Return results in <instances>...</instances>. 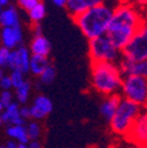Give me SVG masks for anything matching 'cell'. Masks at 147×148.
<instances>
[{
    "mask_svg": "<svg viewBox=\"0 0 147 148\" xmlns=\"http://www.w3.org/2000/svg\"><path fill=\"white\" fill-rule=\"evenodd\" d=\"M8 3H10V0H0V5H1L3 7L4 6H8Z\"/></svg>",
    "mask_w": 147,
    "mask_h": 148,
    "instance_id": "37",
    "label": "cell"
},
{
    "mask_svg": "<svg viewBox=\"0 0 147 148\" xmlns=\"http://www.w3.org/2000/svg\"><path fill=\"white\" fill-rule=\"evenodd\" d=\"M4 110H5V107H4V105L1 103V100H0V114H3Z\"/></svg>",
    "mask_w": 147,
    "mask_h": 148,
    "instance_id": "40",
    "label": "cell"
},
{
    "mask_svg": "<svg viewBox=\"0 0 147 148\" xmlns=\"http://www.w3.org/2000/svg\"><path fill=\"white\" fill-rule=\"evenodd\" d=\"M120 94L142 109L147 108V79L139 75H124Z\"/></svg>",
    "mask_w": 147,
    "mask_h": 148,
    "instance_id": "6",
    "label": "cell"
},
{
    "mask_svg": "<svg viewBox=\"0 0 147 148\" xmlns=\"http://www.w3.org/2000/svg\"><path fill=\"white\" fill-rule=\"evenodd\" d=\"M7 135L10 138H12V140L16 141L18 143H30V136L27 133V128L26 126H8L7 131H6Z\"/></svg>",
    "mask_w": 147,
    "mask_h": 148,
    "instance_id": "17",
    "label": "cell"
},
{
    "mask_svg": "<svg viewBox=\"0 0 147 148\" xmlns=\"http://www.w3.org/2000/svg\"><path fill=\"white\" fill-rule=\"evenodd\" d=\"M0 148H10V147H7V146H4V147H0Z\"/></svg>",
    "mask_w": 147,
    "mask_h": 148,
    "instance_id": "43",
    "label": "cell"
},
{
    "mask_svg": "<svg viewBox=\"0 0 147 148\" xmlns=\"http://www.w3.org/2000/svg\"><path fill=\"white\" fill-rule=\"evenodd\" d=\"M18 3H19V6L21 8L30 12L34 7L38 6L39 4H41V0H18Z\"/></svg>",
    "mask_w": 147,
    "mask_h": 148,
    "instance_id": "26",
    "label": "cell"
},
{
    "mask_svg": "<svg viewBox=\"0 0 147 148\" xmlns=\"http://www.w3.org/2000/svg\"><path fill=\"white\" fill-rule=\"evenodd\" d=\"M56 77H57V71H56V68H54L52 65H49V66L44 71V73L39 77V79H40V82H41V84H44V85H49V84H52V82L54 81Z\"/></svg>",
    "mask_w": 147,
    "mask_h": 148,
    "instance_id": "22",
    "label": "cell"
},
{
    "mask_svg": "<svg viewBox=\"0 0 147 148\" xmlns=\"http://www.w3.org/2000/svg\"><path fill=\"white\" fill-rule=\"evenodd\" d=\"M52 3L57 6H60V7H65L66 6V3L67 0H52Z\"/></svg>",
    "mask_w": 147,
    "mask_h": 148,
    "instance_id": "33",
    "label": "cell"
},
{
    "mask_svg": "<svg viewBox=\"0 0 147 148\" xmlns=\"http://www.w3.org/2000/svg\"><path fill=\"white\" fill-rule=\"evenodd\" d=\"M4 125V119H3V114H0V127Z\"/></svg>",
    "mask_w": 147,
    "mask_h": 148,
    "instance_id": "41",
    "label": "cell"
},
{
    "mask_svg": "<svg viewBox=\"0 0 147 148\" xmlns=\"http://www.w3.org/2000/svg\"><path fill=\"white\" fill-rule=\"evenodd\" d=\"M128 148H147V146H141V145H134V143H132Z\"/></svg>",
    "mask_w": 147,
    "mask_h": 148,
    "instance_id": "36",
    "label": "cell"
},
{
    "mask_svg": "<svg viewBox=\"0 0 147 148\" xmlns=\"http://www.w3.org/2000/svg\"><path fill=\"white\" fill-rule=\"evenodd\" d=\"M106 0H67L66 3V11L74 18L95 6L105 4Z\"/></svg>",
    "mask_w": 147,
    "mask_h": 148,
    "instance_id": "11",
    "label": "cell"
},
{
    "mask_svg": "<svg viewBox=\"0 0 147 148\" xmlns=\"http://www.w3.org/2000/svg\"><path fill=\"white\" fill-rule=\"evenodd\" d=\"M4 123L8 126H24L25 120L20 115V107L18 102L11 103L3 112Z\"/></svg>",
    "mask_w": 147,
    "mask_h": 148,
    "instance_id": "14",
    "label": "cell"
},
{
    "mask_svg": "<svg viewBox=\"0 0 147 148\" xmlns=\"http://www.w3.org/2000/svg\"><path fill=\"white\" fill-rule=\"evenodd\" d=\"M118 5H134V0H115Z\"/></svg>",
    "mask_w": 147,
    "mask_h": 148,
    "instance_id": "34",
    "label": "cell"
},
{
    "mask_svg": "<svg viewBox=\"0 0 147 148\" xmlns=\"http://www.w3.org/2000/svg\"><path fill=\"white\" fill-rule=\"evenodd\" d=\"M45 15H46V7L43 3L28 12V16L33 24H40V21L45 18Z\"/></svg>",
    "mask_w": 147,
    "mask_h": 148,
    "instance_id": "21",
    "label": "cell"
},
{
    "mask_svg": "<svg viewBox=\"0 0 147 148\" xmlns=\"http://www.w3.org/2000/svg\"><path fill=\"white\" fill-rule=\"evenodd\" d=\"M53 103L46 95H38L34 99L33 105L30 107L31 110V118L34 120L44 119L47 114L52 112Z\"/></svg>",
    "mask_w": 147,
    "mask_h": 148,
    "instance_id": "10",
    "label": "cell"
},
{
    "mask_svg": "<svg viewBox=\"0 0 147 148\" xmlns=\"http://www.w3.org/2000/svg\"><path fill=\"white\" fill-rule=\"evenodd\" d=\"M26 128H27V133H28V136H30L31 141H34V140L39 139V136L41 134V128H40L38 122L32 121L26 126Z\"/></svg>",
    "mask_w": 147,
    "mask_h": 148,
    "instance_id": "23",
    "label": "cell"
},
{
    "mask_svg": "<svg viewBox=\"0 0 147 148\" xmlns=\"http://www.w3.org/2000/svg\"><path fill=\"white\" fill-rule=\"evenodd\" d=\"M28 148H43V147H41V143L38 140H34V141H30Z\"/></svg>",
    "mask_w": 147,
    "mask_h": 148,
    "instance_id": "32",
    "label": "cell"
},
{
    "mask_svg": "<svg viewBox=\"0 0 147 148\" xmlns=\"http://www.w3.org/2000/svg\"><path fill=\"white\" fill-rule=\"evenodd\" d=\"M113 12L114 7L105 3L74 16L73 19L82 34L88 40H92L106 35Z\"/></svg>",
    "mask_w": 147,
    "mask_h": 148,
    "instance_id": "2",
    "label": "cell"
},
{
    "mask_svg": "<svg viewBox=\"0 0 147 148\" xmlns=\"http://www.w3.org/2000/svg\"><path fill=\"white\" fill-rule=\"evenodd\" d=\"M134 5L138 8H147V0H134Z\"/></svg>",
    "mask_w": 147,
    "mask_h": 148,
    "instance_id": "31",
    "label": "cell"
},
{
    "mask_svg": "<svg viewBox=\"0 0 147 148\" xmlns=\"http://www.w3.org/2000/svg\"><path fill=\"white\" fill-rule=\"evenodd\" d=\"M6 146L10 147V148H18V142L14 141V140H10V141L6 143Z\"/></svg>",
    "mask_w": 147,
    "mask_h": 148,
    "instance_id": "35",
    "label": "cell"
},
{
    "mask_svg": "<svg viewBox=\"0 0 147 148\" xmlns=\"http://www.w3.org/2000/svg\"><path fill=\"white\" fill-rule=\"evenodd\" d=\"M122 58L132 61L147 60V18L132 40L122 49Z\"/></svg>",
    "mask_w": 147,
    "mask_h": 148,
    "instance_id": "7",
    "label": "cell"
},
{
    "mask_svg": "<svg viewBox=\"0 0 147 148\" xmlns=\"http://www.w3.org/2000/svg\"><path fill=\"white\" fill-rule=\"evenodd\" d=\"M146 18L135 5H117L106 36L122 52L135 35Z\"/></svg>",
    "mask_w": 147,
    "mask_h": 148,
    "instance_id": "1",
    "label": "cell"
},
{
    "mask_svg": "<svg viewBox=\"0 0 147 148\" xmlns=\"http://www.w3.org/2000/svg\"><path fill=\"white\" fill-rule=\"evenodd\" d=\"M18 54H19V59H20V69L23 73H27L30 72V62H31V51L25 47V46H20L19 48H16Z\"/></svg>",
    "mask_w": 147,
    "mask_h": 148,
    "instance_id": "19",
    "label": "cell"
},
{
    "mask_svg": "<svg viewBox=\"0 0 147 148\" xmlns=\"http://www.w3.org/2000/svg\"><path fill=\"white\" fill-rule=\"evenodd\" d=\"M7 67H10L11 71H21L20 69V59H19V54H18L16 49L11 51Z\"/></svg>",
    "mask_w": 147,
    "mask_h": 148,
    "instance_id": "24",
    "label": "cell"
},
{
    "mask_svg": "<svg viewBox=\"0 0 147 148\" xmlns=\"http://www.w3.org/2000/svg\"><path fill=\"white\" fill-rule=\"evenodd\" d=\"M141 112L142 108L139 105L121 97L117 113L113 119L109 121L111 132L118 136L127 138Z\"/></svg>",
    "mask_w": 147,
    "mask_h": 148,
    "instance_id": "4",
    "label": "cell"
},
{
    "mask_svg": "<svg viewBox=\"0 0 147 148\" xmlns=\"http://www.w3.org/2000/svg\"><path fill=\"white\" fill-rule=\"evenodd\" d=\"M0 41H1L3 46L13 51L23 41V31L21 26L18 25L15 27H5L1 29L0 33Z\"/></svg>",
    "mask_w": 147,
    "mask_h": 148,
    "instance_id": "9",
    "label": "cell"
},
{
    "mask_svg": "<svg viewBox=\"0 0 147 148\" xmlns=\"http://www.w3.org/2000/svg\"><path fill=\"white\" fill-rule=\"evenodd\" d=\"M0 25L5 27H15L18 25H20V19L19 14L14 6L10 5L6 8L3 10V12L0 13Z\"/></svg>",
    "mask_w": 147,
    "mask_h": 148,
    "instance_id": "16",
    "label": "cell"
},
{
    "mask_svg": "<svg viewBox=\"0 0 147 148\" xmlns=\"http://www.w3.org/2000/svg\"><path fill=\"white\" fill-rule=\"evenodd\" d=\"M30 92H31V84L28 81H25L23 86L15 89V97L19 103L25 105L28 101L30 98Z\"/></svg>",
    "mask_w": 147,
    "mask_h": 148,
    "instance_id": "20",
    "label": "cell"
},
{
    "mask_svg": "<svg viewBox=\"0 0 147 148\" xmlns=\"http://www.w3.org/2000/svg\"><path fill=\"white\" fill-rule=\"evenodd\" d=\"M121 97L119 94L115 95H109V97H105L104 100L101 101L100 106H99V112L100 115L106 120V121H111L113 119V116L115 115L119 103H120Z\"/></svg>",
    "mask_w": 147,
    "mask_h": 148,
    "instance_id": "13",
    "label": "cell"
},
{
    "mask_svg": "<svg viewBox=\"0 0 147 148\" xmlns=\"http://www.w3.org/2000/svg\"><path fill=\"white\" fill-rule=\"evenodd\" d=\"M126 139L134 145L147 146V108L142 109Z\"/></svg>",
    "mask_w": 147,
    "mask_h": 148,
    "instance_id": "8",
    "label": "cell"
},
{
    "mask_svg": "<svg viewBox=\"0 0 147 148\" xmlns=\"http://www.w3.org/2000/svg\"><path fill=\"white\" fill-rule=\"evenodd\" d=\"M10 77H11V80H12V85H13V87L15 89L19 88L20 86H23L24 82H25L24 73L21 71H12Z\"/></svg>",
    "mask_w": 147,
    "mask_h": 148,
    "instance_id": "25",
    "label": "cell"
},
{
    "mask_svg": "<svg viewBox=\"0 0 147 148\" xmlns=\"http://www.w3.org/2000/svg\"><path fill=\"white\" fill-rule=\"evenodd\" d=\"M4 77H5V74H4V68H3V67H0V80H1Z\"/></svg>",
    "mask_w": 147,
    "mask_h": 148,
    "instance_id": "39",
    "label": "cell"
},
{
    "mask_svg": "<svg viewBox=\"0 0 147 148\" xmlns=\"http://www.w3.org/2000/svg\"><path fill=\"white\" fill-rule=\"evenodd\" d=\"M119 66L124 75H139L147 79V60L132 61L122 58L119 62Z\"/></svg>",
    "mask_w": 147,
    "mask_h": 148,
    "instance_id": "12",
    "label": "cell"
},
{
    "mask_svg": "<svg viewBox=\"0 0 147 148\" xmlns=\"http://www.w3.org/2000/svg\"><path fill=\"white\" fill-rule=\"evenodd\" d=\"M124 74L117 62H92V87L99 94L109 97L119 94L122 86Z\"/></svg>",
    "mask_w": 147,
    "mask_h": 148,
    "instance_id": "3",
    "label": "cell"
},
{
    "mask_svg": "<svg viewBox=\"0 0 147 148\" xmlns=\"http://www.w3.org/2000/svg\"><path fill=\"white\" fill-rule=\"evenodd\" d=\"M109 148H121V147H117V146H112V147H109Z\"/></svg>",
    "mask_w": 147,
    "mask_h": 148,
    "instance_id": "42",
    "label": "cell"
},
{
    "mask_svg": "<svg viewBox=\"0 0 147 148\" xmlns=\"http://www.w3.org/2000/svg\"><path fill=\"white\" fill-rule=\"evenodd\" d=\"M49 66V61L46 57H41V55H33L31 57V62H30V72L33 75L40 77L44 73V71Z\"/></svg>",
    "mask_w": 147,
    "mask_h": 148,
    "instance_id": "18",
    "label": "cell"
},
{
    "mask_svg": "<svg viewBox=\"0 0 147 148\" xmlns=\"http://www.w3.org/2000/svg\"><path fill=\"white\" fill-rule=\"evenodd\" d=\"M20 115L23 116L24 120L30 119V118H31V110H30V107H26V106L20 107Z\"/></svg>",
    "mask_w": 147,
    "mask_h": 148,
    "instance_id": "29",
    "label": "cell"
},
{
    "mask_svg": "<svg viewBox=\"0 0 147 148\" xmlns=\"http://www.w3.org/2000/svg\"><path fill=\"white\" fill-rule=\"evenodd\" d=\"M0 100L4 107H8L11 103H13V95L11 93V90H3V93L0 94Z\"/></svg>",
    "mask_w": 147,
    "mask_h": 148,
    "instance_id": "27",
    "label": "cell"
},
{
    "mask_svg": "<svg viewBox=\"0 0 147 148\" xmlns=\"http://www.w3.org/2000/svg\"><path fill=\"white\" fill-rule=\"evenodd\" d=\"M30 51L33 55H41L47 58L51 52V42L44 35L34 36L30 45Z\"/></svg>",
    "mask_w": 147,
    "mask_h": 148,
    "instance_id": "15",
    "label": "cell"
},
{
    "mask_svg": "<svg viewBox=\"0 0 147 148\" xmlns=\"http://www.w3.org/2000/svg\"><path fill=\"white\" fill-rule=\"evenodd\" d=\"M0 87H1L4 90H10L13 87L12 80H11V77L10 75H5L1 80H0Z\"/></svg>",
    "mask_w": 147,
    "mask_h": 148,
    "instance_id": "28",
    "label": "cell"
},
{
    "mask_svg": "<svg viewBox=\"0 0 147 148\" xmlns=\"http://www.w3.org/2000/svg\"><path fill=\"white\" fill-rule=\"evenodd\" d=\"M88 53L92 62H117L122 59V52L118 49L106 35L92 39L88 42Z\"/></svg>",
    "mask_w": 147,
    "mask_h": 148,
    "instance_id": "5",
    "label": "cell"
},
{
    "mask_svg": "<svg viewBox=\"0 0 147 148\" xmlns=\"http://www.w3.org/2000/svg\"><path fill=\"white\" fill-rule=\"evenodd\" d=\"M18 148H28V145H26V143H18Z\"/></svg>",
    "mask_w": 147,
    "mask_h": 148,
    "instance_id": "38",
    "label": "cell"
},
{
    "mask_svg": "<svg viewBox=\"0 0 147 148\" xmlns=\"http://www.w3.org/2000/svg\"><path fill=\"white\" fill-rule=\"evenodd\" d=\"M33 33H34V36L43 35V31H41L40 24H34V26H33Z\"/></svg>",
    "mask_w": 147,
    "mask_h": 148,
    "instance_id": "30",
    "label": "cell"
}]
</instances>
